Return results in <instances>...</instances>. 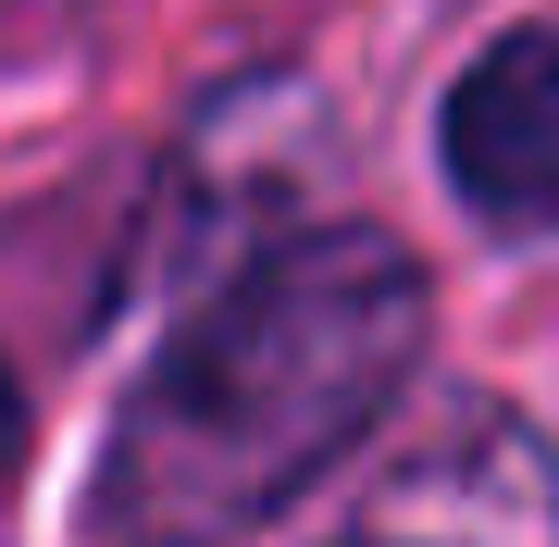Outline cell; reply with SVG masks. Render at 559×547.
I'll list each match as a JSON object with an SVG mask.
<instances>
[{
    "label": "cell",
    "mask_w": 559,
    "mask_h": 547,
    "mask_svg": "<svg viewBox=\"0 0 559 547\" xmlns=\"http://www.w3.org/2000/svg\"><path fill=\"white\" fill-rule=\"evenodd\" d=\"M13 448H25V399H13V373H0V473H13Z\"/></svg>",
    "instance_id": "obj_4"
},
{
    "label": "cell",
    "mask_w": 559,
    "mask_h": 547,
    "mask_svg": "<svg viewBox=\"0 0 559 547\" xmlns=\"http://www.w3.org/2000/svg\"><path fill=\"white\" fill-rule=\"evenodd\" d=\"M336 547H559V448L498 399H448Z\"/></svg>",
    "instance_id": "obj_2"
},
{
    "label": "cell",
    "mask_w": 559,
    "mask_h": 547,
    "mask_svg": "<svg viewBox=\"0 0 559 547\" xmlns=\"http://www.w3.org/2000/svg\"><path fill=\"white\" fill-rule=\"evenodd\" d=\"M423 361V262L373 224H311L237 262L162 336L87 473L100 547H224L299 510Z\"/></svg>",
    "instance_id": "obj_1"
},
{
    "label": "cell",
    "mask_w": 559,
    "mask_h": 547,
    "mask_svg": "<svg viewBox=\"0 0 559 547\" xmlns=\"http://www.w3.org/2000/svg\"><path fill=\"white\" fill-rule=\"evenodd\" d=\"M448 187L498 237H559V25H522L448 87L436 112Z\"/></svg>",
    "instance_id": "obj_3"
}]
</instances>
